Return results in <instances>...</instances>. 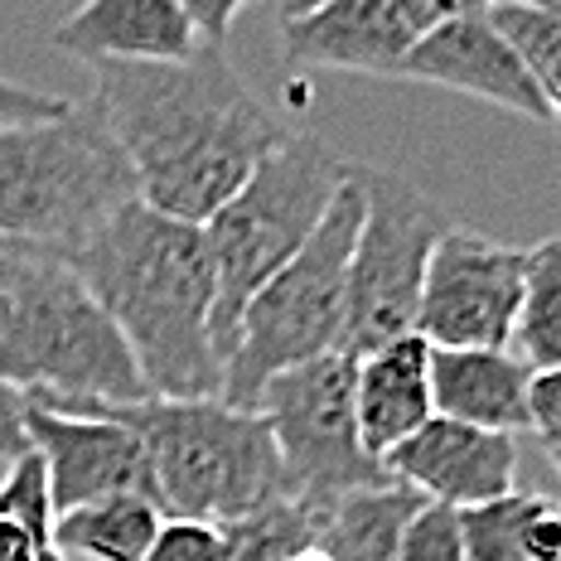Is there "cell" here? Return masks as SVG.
<instances>
[{
  "mask_svg": "<svg viewBox=\"0 0 561 561\" xmlns=\"http://www.w3.org/2000/svg\"><path fill=\"white\" fill-rule=\"evenodd\" d=\"M92 78L136 198L180 224L204 228L290 136L214 44L180 64H98Z\"/></svg>",
  "mask_w": 561,
  "mask_h": 561,
  "instance_id": "6da1fadb",
  "label": "cell"
},
{
  "mask_svg": "<svg viewBox=\"0 0 561 561\" xmlns=\"http://www.w3.org/2000/svg\"><path fill=\"white\" fill-rule=\"evenodd\" d=\"M68 262L122 330L150 397H224L228 368L214 344L218 280L204 228L131 198Z\"/></svg>",
  "mask_w": 561,
  "mask_h": 561,
  "instance_id": "7a4b0ae2",
  "label": "cell"
},
{
  "mask_svg": "<svg viewBox=\"0 0 561 561\" xmlns=\"http://www.w3.org/2000/svg\"><path fill=\"white\" fill-rule=\"evenodd\" d=\"M0 290L10 300L5 378L44 407H131L150 388L112 314L98 306L68 256L0 248Z\"/></svg>",
  "mask_w": 561,
  "mask_h": 561,
  "instance_id": "3957f363",
  "label": "cell"
},
{
  "mask_svg": "<svg viewBox=\"0 0 561 561\" xmlns=\"http://www.w3.org/2000/svg\"><path fill=\"white\" fill-rule=\"evenodd\" d=\"M131 198V165L92 98L54 122L0 126V242L10 248L73 256Z\"/></svg>",
  "mask_w": 561,
  "mask_h": 561,
  "instance_id": "277c9868",
  "label": "cell"
},
{
  "mask_svg": "<svg viewBox=\"0 0 561 561\" xmlns=\"http://www.w3.org/2000/svg\"><path fill=\"white\" fill-rule=\"evenodd\" d=\"M112 412L146 446L165 518H204L232 528L290 499L286 465L262 412L232 407L224 397L204 402L146 397Z\"/></svg>",
  "mask_w": 561,
  "mask_h": 561,
  "instance_id": "5b68a950",
  "label": "cell"
},
{
  "mask_svg": "<svg viewBox=\"0 0 561 561\" xmlns=\"http://www.w3.org/2000/svg\"><path fill=\"white\" fill-rule=\"evenodd\" d=\"M348 165L354 160L330 150L314 131H290L248 174V184L204 224L218 280L214 344L224 354V368L232 358V339H238L248 300L310 242V232L330 214L334 194L344 190Z\"/></svg>",
  "mask_w": 561,
  "mask_h": 561,
  "instance_id": "8992f818",
  "label": "cell"
},
{
  "mask_svg": "<svg viewBox=\"0 0 561 561\" xmlns=\"http://www.w3.org/2000/svg\"><path fill=\"white\" fill-rule=\"evenodd\" d=\"M358 224H364V190H358V170L348 165L344 190L334 194L330 214L320 218L310 242L242 310L232 358H228V378H224V402L252 412L256 397H262V388L276 373L314 364L324 354H339L348 256H354Z\"/></svg>",
  "mask_w": 561,
  "mask_h": 561,
  "instance_id": "52a82bcc",
  "label": "cell"
},
{
  "mask_svg": "<svg viewBox=\"0 0 561 561\" xmlns=\"http://www.w3.org/2000/svg\"><path fill=\"white\" fill-rule=\"evenodd\" d=\"M358 170L364 190V224L348 256V296H344V339L339 354L364 358L392 339L416 334L421 286L436 242L446 238L450 218L416 190L412 180L388 170Z\"/></svg>",
  "mask_w": 561,
  "mask_h": 561,
  "instance_id": "ba28073f",
  "label": "cell"
},
{
  "mask_svg": "<svg viewBox=\"0 0 561 561\" xmlns=\"http://www.w3.org/2000/svg\"><path fill=\"white\" fill-rule=\"evenodd\" d=\"M354 368V354H324L314 364L286 368L266 382L252 407L272 426L290 499L306 508H324L354 489L392 479L382 460L368 455L364 431H358Z\"/></svg>",
  "mask_w": 561,
  "mask_h": 561,
  "instance_id": "9c48e42d",
  "label": "cell"
},
{
  "mask_svg": "<svg viewBox=\"0 0 561 561\" xmlns=\"http://www.w3.org/2000/svg\"><path fill=\"white\" fill-rule=\"evenodd\" d=\"M523 272L528 248L450 224L426 262L416 334L431 348H513Z\"/></svg>",
  "mask_w": 561,
  "mask_h": 561,
  "instance_id": "30bf717a",
  "label": "cell"
},
{
  "mask_svg": "<svg viewBox=\"0 0 561 561\" xmlns=\"http://www.w3.org/2000/svg\"><path fill=\"white\" fill-rule=\"evenodd\" d=\"M30 450L44 460L58 513L98 504V499H116V494L156 499L150 455L112 407L73 412V407L30 402Z\"/></svg>",
  "mask_w": 561,
  "mask_h": 561,
  "instance_id": "8fae6325",
  "label": "cell"
},
{
  "mask_svg": "<svg viewBox=\"0 0 561 561\" xmlns=\"http://www.w3.org/2000/svg\"><path fill=\"white\" fill-rule=\"evenodd\" d=\"M397 78L465 92V98H479L499 112L523 116V122H552V107H547L537 78L528 73L518 49L499 34L489 10H470V15L450 20V25L431 30L426 39H416L412 54L402 58V73Z\"/></svg>",
  "mask_w": 561,
  "mask_h": 561,
  "instance_id": "7c38bea8",
  "label": "cell"
},
{
  "mask_svg": "<svg viewBox=\"0 0 561 561\" xmlns=\"http://www.w3.org/2000/svg\"><path fill=\"white\" fill-rule=\"evenodd\" d=\"M382 470L431 504L474 508L518 489V440L504 431H479L450 416H431L416 436L382 455Z\"/></svg>",
  "mask_w": 561,
  "mask_h": 561,
  "instance_id": "4fadbf2b",
  "label": "cell"
},
{
  "mask_svg": "<svg viewBox=\"0 0 561 561\" xmlns=\"http://www.w3.org/2000/svg\"><path fill=\"white\" fill-rule=\"evenodd\" d=\"M412 44L388 0H330L300 20H280V54L296 73L397 78Z\"/></svg>",
  "mask_w": 561,
  "mask_h": 561,
  "instance_id": "5bb4252c",
  "label": "cell"
},
{
  "mask_svg": "<svg viewBox=\"0 0 561 561\" xmlns=\"http://www.w3.org/2000/svg\"><path fill=\"white\" fill-rule=\"evenodd\" d=\"M54 44L83 64H180L204 49L180 0H78Z\"/></svg>",
  "mask_w": 561,
  "mask_h": 561,
  "instance_id": "9a60e30c",
  "label": "cell"
},
{
  "mask_svg": "<svg viewBox=\"0 0 561 561\" xmlns=\"http://www.w3.org/2000/svg\"><path fill=\"white\" fill-rule=\"evenodd\" d=\"M533 368L513 348H431V402L436 416L479 431H528Z\"/></svg>",
  "mask_w": 561,
  "mask_h": 561,
  "instance_id": "2e32d148",
  "label": "cell"
},
{
  "mask_svg": "<svg viewBox=\"0 0 561 561\" xmlns=\"http://www.w3.org/2000/svg\"><path fill=\"white\" fill-rule=\"evenodd\" d=\"M354 407L358 431L373 460L397 450L407 436H416L431 416V344L421 334L392 339V344L373 348L354 368Z\"/></svg>",
  "mask_w": 561,
  "mask_h": 561,
  "instance_id": "e0dca14e",
  "label": "cell"
},
{
  "mask_svg": "<svg viewBox=\"0 0 561 561\" xmlns=\"http://www.w3.org/2000/svg\"><path fill=\"white\" fill-rule=\"evenodd\" d=\"M421 494L397 479L354 489L314 513V547L330 561H397L407 518L416 513Z\"/></svg>",
  "mask_w": 561,
  "mask_h": 561,
  "instance_id": "ac0fdd59",
  "label": "cell"
},
{
  "mask_svg": "<svg viewBox=\"0 0 561 561\" xmlns=\"http://www.w3.org/2000/svg\"><path fill=\"white\" fill-rule=\"evenodd\" d=\"M165 508L146 494H116L83 508H64L54 518L58 561H146Z\"/></svg>",
  "mask_w": 561,
  "mask_h": 561,
  "instance_id": "d6986e66",
  "label": "cell"
},
{
  "mask_svg": "<svg viewBox=\"0 0 561 561\" xmlns=\"http://www.w3.org/2000/svg\"><path fill=\"white\" fill-rule=\"evenodd\" d=\"M54 494L44 460L25 450L0 474V561H58L54 557Z\"/></svg>",
  "mask_w": 561,
  "mask_h": 561,
  "instance_id": "ffe728a7",
  "label": "cell"
},
{
  "mask_svg": "<svg viewBox=\"0 0 561 561\" xmlns=\"http://www.w3.org/2000/svg\"><path fill=\"white\" fill-rule=\"evenodd\" d=\"M513 348L533 373L561 368V232L528 248V272H523V310Z\"/></svg>",
  "mask_w": 561,
  "mask_h": 561,
  "instance_id": "44dd1931",
  "label": "cell"
},
{
  "mask_svg": "<svg viewBox=\"0 0 561 561\" xmlns=\"http://www.w3.org/2000/svg\"><path fill=\"white\" fill-rule=\"evenodd\" d=\"M489 20L528 64L547 107H552V122H561V15H542V10L513 5V0H494Z\"/></svg>",
  "mask_w": 561,
  "mask_h": 561,
  "instance_id": "7402d4cb",
  "label": "cell"
},
{
  "mask_svg": "<svg viewBox=\"0 0 561 561\" xmlns=\"http://www.w3.org/2000/svg\"><path fill=\"white\" fill-rule=\"evenodd\" d=\"M537 504H542V494L513 489L504 499L460 508L465 557L470 561H528V528H533Z\"/></svg>",
  "mask_w": 561,
  "mask_h": 561,
  "instance_id": "603a6c76",
  "label": "cell"
},
{
  "mask_svg": "<svg viewBox=\"0 0 561 561\" xmlns=\"http://www.w3.org/2000/svg\"><path fill=\"white\" fill-rule=\"evenodd\" d=\"M232 561H290L296 552L314 547V513L296 499L262 508L256 518H242L228 528Z\"/></svg>",
  "mask_w": 561,
  "mask_h": 561,
  "instance_id": "cb8c5ba5",
  "label": "cell"
},
{
  "mask_svg": "<svg viewBox=\"0 0 561 561\" xmlns=\"http://www.w3.org/2000/svg\"><path fill=\"white\" fill-rule=\"evenodd\" d=\"M397 561H470V557H465L460 508L421 499L416 513L407 518V528H402V542H397Z\"/></svg>",
  "mask_w": 561,
  "mask_h": 561,
  "instance_id": "d4e9b609",
  "label": "cell"
},
{
  "mask_svg": "<svg viewBox=\"0 0 561 561\" xmlns=\"http://www.w3.org/2000/svg\"><path fill=\"white\" fill-rule=\"evenodd\" d=\"M146 561H232V537L224 523L165 518Z\"/></svg>",
  "mask_w": 561,
  "mask_h": 561,
  "instance_id": "484cf974",
  "label": "cell"
},
{
  "mask_svg": "<svg viewBox=\"0 0 561 561\" xmlns=\"http://www.w3.org/2000/svg\"><path fill=\"white\" fill-rule=\"evenodd\" d=\"M528 431L537 436L542 455L552 460V470L561 474V368L533 373L528 388Z\"/></svg>",
  "mask_w": 561,
  "mask_h": 561,
  "instance_id": "4316f807",
  "label": "cell"
},
{
  "mask_svg": "<svg viewBox=\"0 0 561 561\" xmlns=\"http://www.w3.org/2000/svg\"><path fill=\"white\" fill-rule=\"evenodd\" d=\"M73 107V98L64 92H44L15 78H0V126H20V122H54Z\"/></svg>",
  "mask_w": 561,
  "mask_h": 561,
  "instance_id": "83f0119b",
  "label": "cell"
},
{
  "mask_svg": "<svg viewBox=\"0 0 561 561\" xmlns=\"http://www.w3.org/2000/svg\"><path fill=\"white\" fill-rule=\"evenodd\" d=\"M392 15L402 20V30L412 34V39H426L431 30L450 25V20L470 15V10H489L494 0H388Z\"/></svg>",
  "mask_w": 561,
  "mask_h": 561,
  "instance_id": "f1b7e54d",
  "label": "cell"
},
{
  "mask_svg": "<svg viewBox=\"0 0 561 561\" xmlns=\"http://www.w3.org/2000/svg\"><path fill=\"white\" fill-rule=\"evenodd\" d=\"M30 450V392L0 378V460H20Z\"/></svg>",
  "mask_w": 561,
  "mask_h": 561,
  "instance_id": "f546056e",
  "label": "cell"
},
{
  "mask_svg": "<svg viewBox=\"0 0 561 561\" xmlns=\"http://www.w3.org/2000/svg\"><path fill=\"white\" fill-rule=\"evenodd\" d=\"M180 5H184V15H190V25H194L198 39L214 44V49H224L232 20H238L252 0H180Z\"/></svg>",
  "mask_w": 561,
  "mask_h": 561,
  "instance_id": "4dcf8cb0",
  "label": "cell"
},
{
  "mask_svg": "<svg viewBox=\"0 0 561 561\" xmlns=\"http://www.w3.org/2000/svg\"><path fill=\"white\" fill-rule=\"evenodd\" d=\"M5 368H10V300H5V290H0V378H5Z\"/></svg>",
  "mask_w": 561,
  "mask_h": 561,
  "instance_id": "1f68e13d",
  "label": "cell"
},
{
  "mask_svg": "<svg viewBox=\"0 0 561 561\" xmlns=\"http://www.w3.org/2000/svg\"><path fill=\"white\" fill-rule=\"evenodd\" d=\"M320 5H330V0H276V20H300Z\"/></svg>",
  "mask_w": 561,
  "mask_h": 561,
  "instance_id": "d6a6232c",
  "label": "cell"
},
{
  "mask_svg": "<svg viewBox=\"0 0 561 561\" xmlns=\"http://www.w3.org/2000/svg\"><path fill=\"white\" fill-rule=\"evenodd\" d=\"M513 5H528V10H542V15H561V0H513Z\"/></svg>",
  "mask_w": 561,
  "mask_h": 561,
  "instance_id": "836d02e7",
  "label": "cell"
},
{
  "mask_svg": "<svg viewBox=\"0 0 561 561\" xmlns=\"http://www.w3.org/2000/svg\"><path fill=\"white\" fill-rule=\"evenodd\" d=\"M290 561H330V557H324V552H320V547H306V552H296V557H290Z\"/></svg>",
  "mask_w": 561,
  "mask_h": 561,
  "instance_id": "e575fe53",
  "label": "cell"
},
{
  "mask_svg": "<svg viewBox=\"0 0 561 561\" xmlns=\"http://www.w3.org/2000/svg\"><path fill=\"white\" fill-rule=\"evenodd\" d=\"M64 5H68V10H73V5H78V0H64Z\"/></svg>",
  "mask_w": 561,
  "mask_h": 561,
  "instance_id": "d590c367",
  "label": "cell"
},
{
  "mask_svg": "<svg viewBox=\"0 0 561 561\" xmlns=\"http://www.w3.org/2000/svg\"><path fill=\"white\" fill-rule=\"evenodd\" d=\"M0 474H5V460H0Z\"/></svg>",
  "mask_w": 561,
  "mask_h": 561,
  "instance_id": "8d00e7d4",
  "label": "cell"
},
{
  "mask_svg": "<svg viewBox=\"0 0 561 561\" xmlns=\"http://www.w3.org/2000/svg\"><path fill=\"white\" fill-rule=\"evenodd\" d=\"M0 248H5V242H0Z\"/></svg>",
  "mask_w": 561,
  "mask_h": 561,
  "instance_id": "74e56055",
  "label": "cell"
},
{
  "mask_svg": "<svg viewBox=\"0 0 561 561\" xmlns=\"http://www.w3.org/2000/svg\"><path fill=\"white\" fill-rule=\"evenodd\" d=\"M557 561H561V557H557Z\"/></svg>",
  "mask_w": 561,
  "mask_h": 561,
  "instance_id": "f35d334b",
  "label": "cell"
}]
</instances>
